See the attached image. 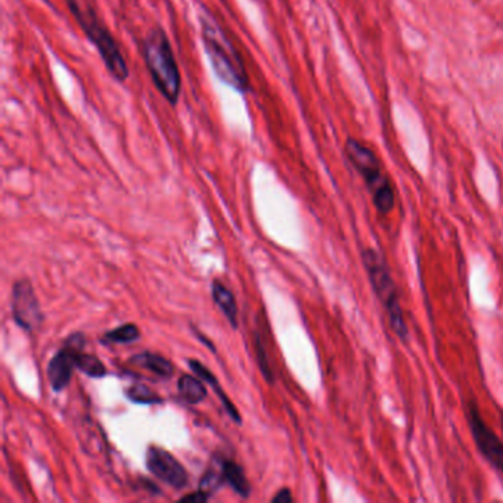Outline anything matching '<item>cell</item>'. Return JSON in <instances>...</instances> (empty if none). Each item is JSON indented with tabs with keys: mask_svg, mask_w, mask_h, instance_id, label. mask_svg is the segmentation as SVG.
<instances>
[{
	"mask_svg": "<svg viewBox=\"0 0 503 503\" xmlns=\"http://www.w3.org/2000/svg\"><path fill=\"white\" fill-rule=\"evenodd\" d=\"M346 154L360 173V176L364 177V184L373 195L375 209L381 214H389L394 209L396 198H394L393 186L382 172L377 156L366 145L352 138L346 142Z\"/></svg>",
	"mask_w": 503,
	"mask_h": 503,
	"instance_id": "cell-5",
	"label": "cell"
},
{
	"mask_svg": "<svg viewBox=\"0 0 503 503\" xmlns=\"http://www.w3.org/2000/svg\"><path fill=\"white\" fill-rule=\"evenodd\" d=\"M13 315L15 322L29 332L39 329L43 322L40 304L31 283L27 279H21L13 285Z\"/></svg>",
	"mask_w": 503,
	"mask_h": 503,
	"instance_id": "cell-8",
	"label": "cell"
},
{
	"mask_svg": "<svg viewBox=\"0 0 503 503\" xmlns=\"http://www.w3.org/2000/svg\"><path fill=\"white\" fill-rule=\"evenodd\" d=\"M211 291H213V299L214 301H216L217 307H219L221 313L226 316V319L229 320V324L232 325V328L237 329L238 306L234 294H232L223 283H219V281H214Z\"/></svg>",
	"mask_w": 503,
	"mask_h": 503,
	"instance_id": "cell-12",
	"label": "cell"
},
{
	"mask_svg": "<svg viewBox=\"0 0 503 503\" xmlns=\"http://www.w3.org/2000/svg\"><path fill=\"white\" fill-rule=\"evenodd\" d=\"M256 352H257L258 366H260V369H262L263 375L266 377V380L269 381V382H272V381H274V377L270 375V368L269 364H267L266 355H265V348H263L262 341L258 340V337L257 338H256Z\"/></svg>",
	"mask_w": 503,
	"mask_h": 503,
	"instance_id": "cell-19",
	"label": "cell"
},
{
	"mask_svg": "<svg viewBox=\"0 0 503 503\" xmlns=\"http://www.w3.org/2000/svg\"><path fill=\"white\" fill-rule=\"evenodd\" d=\"M140 337L139 328L135 324L121 325V327L111 329L103 336V343L127 344L136 341Z\"/></svg>",
	"mask_w": 503,
	"mask_h": 503,
	"instance_id": "cell-16",
	"label": "cell"
},
{
	"mask_svg": "<svg viewBox=\"0 0 503 503\" xmlns=\"http://www.w3.org/2000/svg\"><path fill=\"white\" fill-rule=\"evenodd\" d=\"M292 496H291V491L288 489H283V490L279 491L278 495L274 496L272 502H292Z\"/></svg>",
	"mask_w": 503,
	"mask_h": 503,
	"instance_id": "cell-21",
	"label": "cell"
},
{
	"mask_svg": "<svg viewBox=\"0 0 503 503\" xmlns=\"http://www.w3.org/2000/svg\"><path fill=\"white\" fill-rule=\"evenodd\" d=\"M130 364L145 369L148 373H154L156 377L170 378L175 373V366H173L172 362L160 356V355H156V353H139V355L131 357Z\"/></svg>",
	"mask_w": 503,
	"mask_h": 503,
	"instance_id": "cell-10",
	"label": "cell"
},
{
	"mask_svg": "<svg viewBox=\"0 0 503 503\" xmlns=\"http://www.w3.org/2000/svg\"><path fill=\"white\" fill-rule=\"evenodd\" d=\"M179 394L189 405H198L201 401H204L207 397V389H205L204 381L200 377H193V375H182L179 378Z\"/></svg>",
	"mask_w": 503,
	"mask_h": 503,
	"instance_id": "cell-14",
	"label": "cell"
},
{
	"mask_svg": "<svg viewBox=\"0 0 503 503\" xmlns=\"http://www.w3.org/2000/svg\"><path fill=\"white\" fill-rule=\"evenodd\" d=\"M66 4L83 33L86 34L94 49L98 50L99 57L103 58V66L111 74V77L115 78L117 82H126L130 76L126 58L110 29L98 17L89 0H66Z\"/></svg>",
	"mask_w": 503,
	"mask_h": 503,
	"instance_id": "cell-3",
	"label": "cell"
},
{
	"mask_svg": "<svg viewBox=\"0 0 503 503\" xmlns=\"http://www.w3.org/2000/svg\"><path fill=\"white\" fill-rule=\"evenodd\" d=\"M188 364L189 368L193 369V373H197V377H200L201 380L204 381V382H207V384L213 387L217 396H219L221 403L225 406L226 412L232 417V419H234L235 422L241 424V417L238 414V410L235 409V406L230 403V400L228 399V396H226L225 391L220 389V384H219V381H217V378L214 377L213 373H210L209 369L205 368L204 364L198 362V360H188Z\"/></svg>",
	"mask_w": 503,
	"mask_h": 503,
	"instance_id": "cell-11",
	"label": "cell"
},
{
	"mask_svg": "<svg viewBox=\"0 0 503 503\" xmlns=\"http://www.w3.org/2000/svg\"><path fill=\"white\" fill-rule=\"evenodd\" d=\"M76 369L82 371L90 378H103L107 375V368L98 356L87 355V353L77 352L76 355Z\"/></svg>",
	"mask_w": 503,
	"mask_h": 503,
	"instance_id": "cell-15",
	"label": "cell"
},
{
	"mask_svg": "<svg viewBox=\"0 0 503 503\" xmlns=\"http://www.w3.org/2000/svg\"><path fill=\"white\" fill-rule=\"evenodd\" d=\"M362 262H364V269H366L369 281L373 285V292L387 311L390 325H391L399 338L405 341L409 336V329L406 325L405 316H403L400 301H399L396 283H394L393 276L390 274L384 257L373 248H364L362 250Z\"/></svg>",
	"mask_w": 503,
	"mask_h": 503,
	"instance_id": "cell-4",
	"label": "cell"
},
{
	"mask_svg": "<svg viewBox=\"0 0 503 503\" xmlns=\"http://www.w3.org/2000/svg\"><path fill=\"white\" fill-rule=\"evenodd\" d=\"M221 474L225 479V483L229 484L234 489L235 493L241 498H248L251 493V486L247 480L242 468L234 461H223L221 463Z\"/></svg>",
	"mask_w": 503,
	"mask_h": 503,
	"instance_id": "cell-13",
	"label": "cell"
},
{
	"mask_svg": "<svg viewBox=\"0 0 503 503\" xmlns=\"http://www.w3.org/2000/svg\"><path fill=\"white\" fill-rule=\"evenodd\" d=\"M198 17L201 24V40L216 77L239 94H248L251 90L250 76L247 73L241 54L232 45L229 37L226 36L225 30L221 29V25L217 22L209 9H201Z\"/></svg>",
	"mask_w": 503,
	"mask_h": 503,
	"instance_id": "cell-1",
	"label": "cell"
},
{
	"mask_svg": "<svg viewBox=\"0 0 503 503\" xmlns=\"http://www.w3.org/2000/svg\"><path fill=\"white\" fill-rule=\"evenodd\" d=\"M126 396L129 400L138 403V405H156V403L163 401V399L154 390L144 384L131 385L130 389L127 390Z\"/></svg>",
	"mask_w": 503,
	"mask_h": 503,
	"instance_id": "cell-17",
	"label": "cell"
},
{
	"mask_svg": "<svg viewBox=\"0 0 503 503\" xmlns=\"http://www.w3.org/2000/svg\"><path fill=\"white\" fill-rule=\"evenodd\" d=\"M145 461L149 472L173 489L180 490L188 486V472L172 454H168L167 450L152 445L148 447Z\"/></svg>",
	"mask_w": 503,
	"mask_h": 503,
	"instance_id": "cell-9",
	"label": "cell"
},
{
	"mask_svg": "<svg viewBox=\"0 0 503 503\" xmlns=\"http://www.w3.org/2000/svg\"><path fill=\"white\" fill-rule=\"evenodd\" d=\"M221 483H225L223 474H217L216 471L211 470L201 480L200 490L205 491L207 495L211 496L214 490H217L221 486Z\"/></svg>",
	"mask_w": 503,
	"mask_h": 503,
	"instance_id": "cell-18",
	"label": "cell"
},
{
	"mask_svg": "<svg viewBox=\"0 0 503 503\" xmlns=\"http://www.w3.org/2000/svg\"><path fill=\"white\" fill-rule=\"evenodd\" d=\"M467 421L471 434L474 438L477 449L481 452L484 458L503 474V443L500 438L487 427L483 417L480 414L479 406L474 401H470L467 406Z\"/></svg>",
	"mask_w": 503,
	"mask_h": 503,
	"instance_id": "cell-6",
	"label": "cell"
},
{
	"mask_svg": "<svg viewBox=\"0 0 503 503\" xmlns=\"http://www.w3.org/2000/svg\"><path fill=\"white\" fill-rule=\"evenodd\" d=\"M500 426H502V431H503V412L502 414H500Z\"/></svg>",
	"mask_w": 503,
	"mask_h": 503,
	"instance_id": "cell-22",
	"label": "cell"
},
{
	"mask_svg": "<svg viewBox=\"0 0 503 503\" xmlns=\"http://www.w3.org/2000/svg\"><path fill=\"white\" fill-rule=\"evenodd\" d=\"M210 498H211V496L207 495V493H205V491L202 490H198L195 491V493H193V495H188V496H184V498H182V502H207V500L210 499Z\"/></svg>",
	"mask_w": 503,
	"mask_h": 503,
	"instance_id": "cell-20",
	"label": "cell"
},
{
	"mask_svg": "<svg viewBox=\"0 0 503 503\" xmlns=\"http://www.w3.org/2000/svg\"><path fill=\"white\" fill-rule=\"evenodd\" d=\"M140 55L154 86L172 107H176L182 94V74L172 43L160 25H154L142 39Z\"/></svg>",
	"mask_w": 503,
	"mask_h": 503,
	"instance_id": "cell-2",
	"label": "cell"
},
{
	"mask_svg": "<svg viewBox=\"0 0 503 503\" xmlns=\"http://www.w3.org/2000/svg\"><path fill=\"white\" fill-rule=\"evenodd\" d=\"M83 347H85V336L77 332L68 337L64 348L50 359L48 364V380L55 391H62L70 384L73 371L76 369V355L77 352H82Z\"/></svg>",
	"mask_w": 503,
	"mask_h": 503,
	"instance_id": "cell-7",
	"label": "cell"
}]
</instances>
